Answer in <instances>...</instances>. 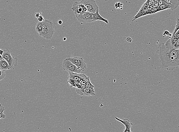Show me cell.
I'll return each mask as SVG.
<instances>
[{
	"instance_id": "obj_1",
	"label": "cell",
	"mask_w": 179,
	"mask_h": 132,
	"mask_svg": "<svg viewBox=\"0 0 179 132\" xmlns=\"http://www.w3.org/2000/svg\"><path fill=\"white\" fill-rule=\"evenodd\" d=\"M157 52L162 69L170 71L179 66V49H174L169 40L159 45Z\"/></svg>"
},
{
	"instance_id": "obj_2",
	"label": "cell",
	"mask_w": 179,
	"mask_h": 132,
	"mask_svg": "<svg viewBox=\"0 0 179 132\" xmlns=\"http://www.w3.org/2000/svg\"><path fill=\"white\" fill-rule=\"evenodd\" d=\"M62 66L63 70L69 72L80 74L81 72H83L68 58L64 59L63 62Z\"/></svg>"
},
{
	"instance_id": "obj_3",
	"label": "cell",
	"mask_w": 179,
	"mask_h": 132,
	"mask_svg": "<svg viewBox=\"0 0 179 132\" xmlns=\"http://www.w3.org/2000/svg\"><path fill=\"white\" fill-rule=\"evenodd\" d=\"M2 57L7 61L9 64L10 69H12L17 65L18 59L17 58H14L11 55L10 51L9 49H7L4 51Z\"/></svg>"
},
{
	"instance_id": "obj_4",
	"label": "cell",
	"mask_w": 179,
	"mask_h": 132,
	"mask_svg": "<svg viewBox=\"0 0 179 132\" xmlns=\"http://www.w3.org/2000/svg\"><path fill=\"white\" fill-rule=\"evenodd\" d=\"M80 2L85 6L88 12L94 13L99 7L94 0H81Z\"/></svg>"
},
{
	"instance_id": "obj_5",
	"label": "cell",
	"mask_w": 179,
	"mask_h": 132,
	"mask_svg": "<svg viewBox=\"0 0 179 132\" xmlns=\"http://www.w3.org/2000/svg\"><path fill=\"white\" fill-rule=\"evenodd\" d=\"M68 59L82 71L86 70V64L83 58L76 56L73 58H68Z\"/></svg>"
},
{
	"instance_id": "obj_6",
	"label": "cell",
	"mask_w": 179,
	"mask_h": 132,
	"mask_svg": "<svg viewBox=\"0 0 179 132\" xmlns=\"http://www.w3.org/2000/svg\"><path fill=\"white\" fill-rule=\"evenodd\" d=\"M77 20L81 23H86L93 22L92 19L93 13L87 11L83 14H75Z\"/></svg>"
},
{
	"instance_id": "obj_7",
	"label": "cell",
	"mask_w": 179,
	"mask_h": 132,
	"mask_svg": "<svg viewBox=\"0 0 179 132\" xmlns=\"http://www.w3.org/2000/svg\"><path fill=\"white\" fill-rule=\"evenodd\" d=\"M72 10L75 14H81L87 11L86 7L80 2H74Z\"/></svg>"
},
{
	"instance_id": "obj_8",
	"label": "cell",
	"mask_w": 179,
	"mask_h": 132,
	"mask_svg": "<svg viewBox=\"0 0 179 132\" xmlns=\"http://www.w3.org/2000/svg\"><path fill=\"white\" fill-rule=\"evenodd\" d=\"M55 33L54 26L42 30L39 34L44 38L46 40H51L52 38Z\"/></svg>"
},
{
	"instance_id": "obj_9",
	"label": "cell",
	"mask_w": 179,
	"mask_h": 132,
	"mask_svg": "<svg viewBox=\"0 0 179 132\" xmlns=\"http://www.w3.org/2000/svg\"><path fill=\"white\" fill-rule=\"evenodd\" d=\"M76 92L79 95L81 96H93L96 94L94 88H85L83 89H79L77 88Z\"/></svg>"
},
{
	"instance_id": "obj_10",
	"label": "cell",
	"mask_w": 179,
	"mask_h": 132,
	"mask_svg": "<svg viewBox=\"0 0 179 132\" xmlns=\"http://www.w3.org/2000/svg\"><path fill=\"white\" fill-rule=\"evenodd\" d=\"M115 118L116 120L119 122H121L125 126V129L123 131V132H131V127L133 126V123L130 122V121L128 119H124L123 120H121L120 118L115 117Z\"/></svg>"
},
{
	"instance_id": "obj_11",
	"label": "cell",
	"mask_w": 179,
	"mask_h": 132,
	"mask_svg": "<svg viewBox=\"0 0 179 132\" xmlns=\"http://www.w3.org/2000/svg\"><path fill=\"white\" fill-rule=\"evenodd\" d=\"M92 19L93 22L99 20L102 21L106 24H109V21L107 19H105L100 15L99 14V9H98L93 14Z\"/></svg>"
},
{
	"instance_id": "obj_12",
	"label": "cell",
	"mask_w": 179,
	"mask_h": 132,
	"mask_svg": "<svg viewBox=\"0 0 179 132\" xmlns=\"http://www.w3.org/2000/svg\"><path fill=\"white\" fill-rule=\"evenodd\" d=\"M10 69V67L7 61L1 57L0 59V70L6 71V70H9Z\"/></svg>"
},
{
	"instance_id": "obj_13",
	"label": "cell",
	"mask_w": 179,
	"mask_h": 132,
	"mask_svg": "<svg viewBox=\"0 0 179 132\" xmlns=\"http://www.w3.org/2000/svg\"><path fill=\"white\" fill-rule=\"evenodd\" d=\"M67 82L70 85V88L73 87L77 88L81 84L80 82L78 81H75V80L71 79H68Z\"/></svg>"
},
{
	"instance_id": "obj_14",
	"label": "cell",
	"mask_w": 179,
	"mask_h": 132,
	"mask_svg": "<svg viewBox=\"0 0 179 132\" xmlns=\"http://www.w3.org/2000/svg\"><path fill=\"white\" fill-rule=\"evenodd\" d=\"M166 1L172 6V10L176 9L178 6L179 0H166Z\"/></svg>"
},
{
	"instance_id": "obj_15",
	"label": "cell",
	"mask_w": 179,
	"mask_h": 132,
	"mask_svg": "<svg viewBox=\"0 0 179 132\" xmlns=\"http://www.w3.org/2000/svg\"><path fill=\"white\" fill-rule=\"evenodd\" d=\"M43 28V22H39L36 26V30L37 33H39L42 30Z\"/></svg>"
},
{
	"instance_id": "obj_16",
	"label": "cell",
	"mask_w": 179,
	"mask_h": 132,
	"mask_svg": "<svg viewBox=\"0 0 179 132\" xmlns=\"http://www.w3.org/2000/svg\"><path fill=\"white\" fill-rule=\"evenodd\" d=\"M5 109L3 106L0 104V119H4L6 117V115L4 114Z\"/></svg>"
},
{
	"instance_id": "obj_17",
	"label": "cell",
	"mask_w": 179,
	"mask_h": 132,
	"mask_svg": "<svg viewBox=\"0 0 179 132\" xmlns=\"http://www.w3.org/2000/svg\"><path fill=\"white\" fill-rule=\"evenodd\" d=\"M85 86H86V87L87 88H94V86L91 83L90 80L87 82Z\"/></svg>"
},
{
	"instance_id": "obj_18",
	"label": "cell",
	"mask_w": 179,
	"mask_h": 132,
	"mask_svg": "<svg viewBox=\"0 0 179 132\" xmlns=\"http://www.w3.org/2000/svg\"><path fill=\"white\" fill-rule=\"evenodd\" d=\"M6 76L5 71L0 70V81L4 79Z\"/></svg>"
},
{
	"instance_id": "obj_19",
	"label": "cell",
	"mask_w": 179,
	"mask_h": 132,
	"mask_svg": "<svg viewBox=\"0 0 179 132\" xmlns=\"http://www.w3.org/2000/svg\"><path fill=\"white\" fill-rule=\"evenodd\" d=\"M179 40H178V41H177L175 43V44H174L173 45V47L174 49H179Z\"/></svg>"
},
{
	"instance_id": "obj_20",
	"label": "cell",
	"mask_w": 179,
	"mask_h": 132,
	"mask_svg": "<svg viewBox=\"0 0 179 132\" xmlns=\"http://www.w3.org/2000/svg\"><path fill=\"white\" fill-rule=\"evenodd\" d=\"M37 19H38V21L39 22H43L45 20L42 16L40 15L38 18H37Z\"/></svg>"
},
{
	"instance_id": "obj_21",
	"label": "cell",
	"mask_w": 179,
	"mask_h": 132,
	"mask_svg": "<svg viewBox=\"0 0 179 132\" xmlns=\"http://www.w3.org/2000/svg\"><path fill=\"white\" fill-rule=\"evenodd\" d=\"M86 88V86H85V85L81 84L80 85V86H79L77 88H78V89H79L82 90L84 89V88Z\"/></svg>"
},
{
	"instance_id": "obj_22",
	"label": "cell",
	"mask_w": 179,
	"mask_h": 132,
	"mask_svg": "<svg viewBox=\"0 0 179 132\" xmlns=\"http://www.w3.org/2000/svg\"><path fill=\"white\" fill-rule=\"evenodd\" d=\"M126 41L127 42H131L132 41V38H130V37H128L126 38Z\"/></svg>"
},
{
	"instance_id": "obj_23",
	"label": "cell",
	"mask_w": 179,
	"mask_h": 132,
	"mask_svg": "<svg viewBox=\"0 0 179 132\" xmlns=\"http://www.w3.org/2000/svg\"><path fill=\"white\" fill-rule=\"evenodd\" d=\"M164 33L165 34V35H169L170 34L168 31H167V30H165V31L164 32Z\"/></svg>"
},
{
	"instance_id": "obj_24",
	"label": "cell",
	"mask_w": 179,
	"mask_h": 132,
	"mask_svg": "<svg viewBox=\"0 0 179 132\" xmlns=\"http://www.w3.org/2000/svg\"><path fill=\"white\" fill-rule=\"evenodd\" d=\"M40 16V14L39 13H35V17L36 18H38Z\"/></svg>"
},
{
	"instance_id": "obj_25",
	"label": "cell",
	"mask_w": 179,
	"mask_h": 132,
	"mask_svg": "<svg viewBox=\"0 0 179 132\" xmlns=\"http://www.w3.org/2000/svg\"><path fill=\"white\" fill-rule=\"evenodd\" d=\"M3 53H4V50H2L1 49H0V55H1V56L2 55Z\"/></svg>"
},
{
	"instance_id": "obj_26",
	"label": "cell",
	"mask_w": 179,
	"mask_h": 132,
	"mask_svg": "<svg viewBox=\"0 0 179 132\" xmlns=\"http://www.w3.org/2000/svg\"><path fill=\"white\" fill-rule=\"evenodd\" d=\"M58 24H59V25H62V20H60L58 21Z\"/></svg>"
},
{
	"instance_id": "obj_27",
	"label": "cell",
	"mask_w": 179,
	"mask_h": 132,
	"mask_svg": "<svg viewBox=\"0 0 179 132\" xmlns=\"http://www.w3.org/2000/svg\"><path fill=\"white\" fill-rule=\"evenodd\" d=\"M1 57H2L1 56V55H0V59H1Z\"/></svg>"
}]
</instances>
